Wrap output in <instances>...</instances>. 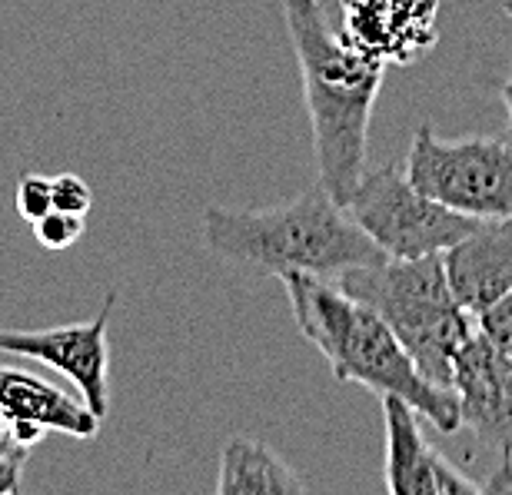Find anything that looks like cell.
I'll return each instance as SVG.
<instances>
[{"instance_id":"6da1fadb","label":"cell","mask_w":512,"mask_h":495,"mask_svg":"<svg viewBox=\"0 0 512 495\" xmlns=\"http://www.w3.org/2000/svg\"><path fill=\"white\" fill-rule=\"evenodd\" d=\"M283 24L300 64L320 183L346 206L366 173L370 120L389 67L346 44L326 20L323 0H283Z\"/></svg>"},{"instance_id":"7a4b0ae2","label":"cell","mask_w":512,"mask_h":495,"mask_svg":"<svg viewBox=\"0 0 512 495\" xmlns=\"http://www.w3.org/2000/svg\"><path fill=\"white\" fill-rule=\"evenodd\" d=\"M283 290L303 339L326 356L336 383H356L376 396L406 399L419 419L446 436L463 429L453 389L429 383L393 329L370 306L323 276L290 273L283 276Z\"/></svg>"},{"instance_id":"3957f363","label":"cell","mask_w":512,"mask_h":495,"mask_svg":"<svg viewBox=\"0 0 512 495\" xmlns=\"http://www.w3.org/2000/svg\"><path fill=\"white\" fill-rule=\"evenodd\" d=\"M200 240L217 260L276 280L290 273L336 280L353 266L386 260L323 183L266 210H227L213 203L200 216Z\"/></svg>"},{"instance_id":"277c9868","label":"cell","mask_w":512,"mask_h":495,"mask_svg":"<svg viewBox=\"0 0 512 495\" xmlns=\"http://www.w3.org/2000/svg\"><path fill=\"white\" fill-rule=\"evenodd\" d=\"M336 283L393 329L429 383L449 389L453 359L476 333V319L459 306L446 280L443 253L416 256V260L386 256L380 263L353 266L340 273Z\"/></svg>"},{"instance_id":"5b68a950","label":"cell","mask_w":512,"mask_h":495,"mask_svg":"<svg viewBox=\"0 0 512 495\" xmlns=\"http://www.w3.org/2000/svg\"><path fill=\"white\" fill-rule=\"evenodd\" d=\"M403 167L416 190L449 210L473 220H512V140H443L419 123Z\"/></svg>"},{"instance_id":"8992f818","label":"cell","mask_w":512,"mask_h":495,"mask_svg":"<svg viewBox=\"0 0 512 495\" xmlns=\"http://www.w3.org/2000/svg\"><path fill=\"white\" fill-rule=\"evenodd\" d=\"M346 210L389 260L443 253L479 223L416 190L403 163L366 170L346 200Z\"/></svg>"},{"instance_id":"52a82bcc","label":"cell","mask_w":512,"mask_h":495,"mask_svg":"<svg viewBox=\"0 0 512 495\" xmlns=\"http://www.w3.org/2000/svg\"><path fill=\"white\" fill-rule=\"evenodd\" d=\"M117 306V290H110L104 306L87 323H64L47 329H4L0 326V353L37 359L60 376H67L77 386L80 399L97 412L100 419L110 409V346H107V326L110 313Z\"/></svg>"},{"instance_id":"ba28073f","label":"cell","mask_w":512,"mask_h":495,"mask_svg":"<svg viewBox=\"0 0 512 495\" xmlns=\"http://www.w3.org/2000/svg\"><path fill=\"white\" fill-rule=\"evenodd\" d=\"M443 0H340V37L383 67H409L439 40Z\"/></svg>"},{"instance_id":"9c48e42d","label":"cell","mask_w":512,"mask_h":495,"mask_svg":"<svg viewBox=\"0 0 512 495\" xmlns=\"http://www.w3.org/2000/svg\"><path fill=\"white\" fill-rule=\"evenodd\" d=\"M449 389L479 446L512 452V359L473 333L453 359Z\"/></svg>"},{"instance_id":"30bf717a","label":"cell","mask_w":512,"mask_h":495,"mask_svg":"<svg viewBox=\"0 0 512 495\" xmlns=\"http://www.w3.org/2000/svg\"><path fill=\"white\" fill-rule=\"evenodd\" d=\"M386 472L383 486L393 495H483L476 479L436 452L419 429V412L399 396H383Z\"/></svg>"},{"instance_id":"8fae6325","label":"cell","mask_w":512,"mask_h":495,"mask_svg":"<svg viewBox=\"0 0 512 495\" xmlns=\"http://www.w3.org/2000/svg\"><path fill=\"white\" fill-rule=\"evenodd\" d=\"M0 419L7 422L20 446H37L44 432H64L74 439H94L100 419L84 399L64 393L44 376L27 369L0 366Z\"/></svg>"},{"instance_id":"7c38bea8","label":"cell","mask_w":512,"mask_h":495,"mask_svg":"<svg viewBox=\"0 0 512 495\" xmlns=\"http://www.w3.org/2000/svg\"><path fill=\"white\" fill-rule=\"evenodd\" d=\"M443 270L459 306L473 319L512 293V220H479L443 250Z\"/></svg>"},{"instance_id":"4fadbf2b","label":"cell","mask_w":512,"mask_h":495,"mask_svg":"<svg viewBox=\"0 0 512 495\" xmlns=\"http://www.w3.org/2000/svg\"><path fill=\"white\" fill-rule=\"evenodd\" d=\"M303 479L290 462L250 436H230L220 452L217 492L220 495H296L303 492Z\"/></svg>"},{"instance_id":"5bb4252c","label":"cell","mask_w":512,"mask_h":495,"mask_svg":"<svg viewBox=\"0 0 512 495\" xmlns=\"http://www.w3.org/2000/svg\"><path fill=\"white\" fill-rule=\"evenodd\" d=\"M34 226V236H37V243L44 246V250H70L80 236H84L87 230V223H84V216L80 213H67V210H47L40 220L30 223Z\"/></svg>"},{"instance_id":"9a60e30c","label":"cell","mask_w":512,"mask_h":495,"mask_svg":"<svg viewBox=\"0 0 512 495\" xmlns=\"http://www.w3.org/2000/svg\"><path fill=\"white\" fill-rule=\"evenodd\" d=\"M476 333L512 359V293L496 299L493 306H486L476 316Z\"/></svg>"},{"instance_id":"2e32d148","label":"cell","mask_w":512,"mask_h":495,"mask_svg":"<svg viewBox=\"0 0 512 495\" xmlns=\"http://www.w3.org/2000/svg\"><path fill=\"white\" fill-rule=\"evenodd\" d=\"M27 446H20L17 436L10 432V426L0 419V495H14L20 492L24 482V466H27Z\"/></svg>"},{"instance_id":"e0dca14e","label":"cell","mask_w":512,"mask_h":495,"mask_svg":"<svg viewBox=\"0 0 512 495\" xmlns=\"http://www.w3.org/2000/svg\"><path fill=\"white\" fill-rule=\"evenodd\" d=\"M47 210H54V193H50V177L40 173H24L17 183V213L27 223L40 220Z\"/></svg>"},{"instance_id":"ac0fdd59","label":"cell","mask_w":512,"mask_h":495,"mask_svg":"<svg viewBox=\"0 0 512 495\" xmlns=\"http://www.w3.org/2000/svg\"><path fill=\"white\" fill-rule=\"evenodd\" d=\"M50 193H54V210L87 216L90 206H94V193H90L84 177H77V173H60V177H50Z\"/></svg>"},{"instance_id":"d6986e66","label":"cell","mask_w":512,"mask_h":495,"mask_svg":"<svg viewBox=\"0 0 512 495\" xmlns=\"http://www.w3.org/2000/svg\"><path fill=\"white\" fill-rule=\"evenodd\" d=\"M499 469L486 482H479L483 495H512V452H499Z\"/></svg>"},{"instance_id":"ffe728a7","label":"cell","mask_w":512,"mask_h":495,"mask_svg":"<svg viewBox=\"0 0 512 495\" xmlns=\"http://www.w3.org/2000/svg\"><path fill=\"white\" fill-rule=\"evenodd\" d=\"M499 94H503V107H506V120H509V137H512V67H509V77L503 80V87H499Z\"/></svg>"},{"instance_id":"44dd1931","label":"cell","mask_w":512,"mask_h":495,"mask_svg":"<svg viewBox=\"0 0 512 495\" xmlns=\"http://www.w3.org/2000/svg\"><path fill=\"white\" fill-rule=\"evenodd\" d=\"M503 10H506V14L512 17V0H506V4H503Z\"/></svg>"}]
</instances>
